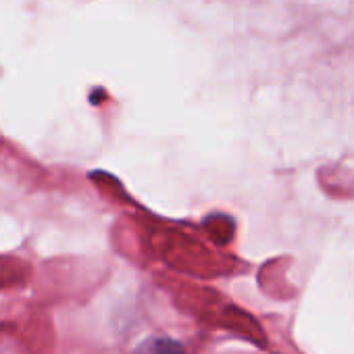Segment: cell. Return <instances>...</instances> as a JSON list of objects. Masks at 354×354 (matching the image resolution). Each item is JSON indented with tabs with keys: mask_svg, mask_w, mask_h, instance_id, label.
I'll return each mask as SVG.
<instances>
[{
	"mask_svg": "<svg viewBox=\"0 0 354 354\" xmlns=\"http://www.w3.org/2000/svg\"><path fill=\"white\" fill-rule=\"evenodd\" d=\"M136 354H186L184 348L167 337H154L150 342H146Z\"/></svg>",
	"mask_w": 354,
	"mask_h": 354,
	"instance_id": "6da1fadb",
	"label": "cell"
}]
</instances>
